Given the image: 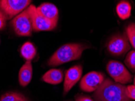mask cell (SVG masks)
I'll list each match as a JSON object with an SVG mask.
<instances>
[{
	"label": "cell",
	"instance_id": "obj_1",
	"mask_svg": "<svg viewBox=\"0 0 135 101\" xmlns=\"http://www.w3.org/2000/svg\"><path fill=\"white\" fill-rule=\"evenodd\" d=\"M96 101H133L126 94V87L107 78L93 95Z\"/></svg>",
	"mask_w": 135,
	"mask_h": 101
},
{
	"label": "cell",
	"instance_id": "obj_2",
	"mask_svg": "<svg viewBox=\"0 0 135 101\" xmlns=\"http://www.w3.org/2000/svg\"><path fill=\"white\" fill-rule=\"evenodd\" d=\"M86 45L78 43L66 44L61 46L54 53L48 60L47 64L51 67H56L65 63L79 59Z\"/></svg>",
	"mask_w": 135,
	"mask_h": 101
},
{
	"label": "cell",
	"instance_id": "obj_3",
	"mask_svg": "<svg viewBox=\"0 0 135 101\" xmlns=\"http://www.w3.org/2000/svg\"><path fill=\"white\" fill-rule=\"evenodd\" d=\"M11 25L16 34L20 36H29L33 31L32 23L28 8L13 18Z\"/></svg>",
	"mask_w": 135,
	"mask_h": 101
},
{
	"label": "cell",
	"instance_id": "obj_4",
	"mask_svg": "<svg viewBox=\"0 0 135 101\" xmlns=\"http://www.w3.org/2000/svg\"><path fill=\"white\" fill-rule=\"evenodd\" d=\"M32 0H0V10L11 19L29 6Z\"/></svg>",
	"mask_w": 135,
	"mask_h": 101
},
{
	"label": "cell",
	"instance_id": "obj_5",
	"mask_svg": "<svg viewBox=\"0 0 135 101\" xmlns=\"http://www.w3.org/2000/svg\"><path fill=\"white\" fill-rule=\"evenodd\" d=\"M107 70L116 82L122 85L129 84L132 81L133 75L128 72L122 63L117 61H109Z\"/></svg>",
	"mask_w": 135,
	"mask_h": 101
},
{
	"label": "cell",
	"instance_id": "obj_6",
	"mask_svg": "<svg viewBox=\"0 0 135 101\" xmlns=\"http://www.w3.org/2000/svg\"><path fill=\"white\" fill-rule=\"evenodd\" d=\"M130 49L131 46L126 35H114L107 44V50L114 56H123Z\"/></svg>",
	"mask_w": 135,
	"mask_h": 101
},
{
	"label": "cell",
	"instance_id": "obj_7",
	"mask_svg": "<svg viewBox=\"0 0 135 101\" xmlns=\"http://www.w3.org/2000/svg\"><path fill=\"white\" fill-rule=\"evenodd\" d=\"M27 8L31 17L33 31H50L56 27L58 21L50 20L39 14L34 5H30Z\"/></svg>",
	"mask_w": 135,
	"mask_h": 101
},
{
	"label": "cell",
	"instance_id": "obj_8",
	"mask_svg": "<svg viewBox=\"0 0 135 101\" xmlns=\"http://www.w3.org/2000/svg\"><path fill=\"white\" fill-rule=\"evenodd\" d=\"M105 80L103 73L91 72L83 77L80 83L81 90L85 92H95Z\"/></svg>",
	"mask_w": 135,
	"mask_h": 101
},
{
	"label": "cell",
	"instance_id": "obj_9",
	"mask_svg": "<svg viewBox=\"0 0 135 101\" xmlns=\"http://www.w3.org/2000/svg\"><path fill=\"white\" fill-rule=\"evenodd\" d=\"M82 70L83 68L80 65H77L66 71L63 84V94L65 95L68 93L80 79Z\"/></svg>",
	"mask_w": 135,
	"mask_h": 101
},
{
	"label": "cell",
	"instance_id": "obj_10",
	"mask_svg": "<svg viewBox=\"0 0 135 101\" xmlns=\"http://www.w3.org/2000/svg\"><path fill=\"white\" fill-rule=\"evenodd\" d=\"M37 12L45 17L46 18L52 21H58L59 10L53 4L45 3L41 4L37 7Z\"/></svg>",
	"mask_w": 135,
	"mask_h": 101
},
{
	"label": "cell",
	"instance_id": "obj_11",
	"mask_svg": "<svg viewBox=\"0 0 135 101\" xmlns=\"http://www.w3.org/2000/svg\"><path fill=\"white\" fill-rule=\"evenodd\" d=\"M32 78V65L31 61H26L21 67L18 74L20 84L22 87H26L31 81Z\"/></svg>",
	"mask_w": 135,
	"mask_h": 101
},
{
	"label": "cell",
	"instance_id": "obj_12",
	"mask_svg": "<svg viewBox=\"0 0 135 101\" xmlns=\"http://www.w3.org/2000/svg\"><path fill=\"white\" fill-rule=\"evenodd\" d=\"M63 77V73L60 69H51L45 73L41 79L49 84L57 85L62 82Z\"/></svg>",
	"mask_w": 135,
	"mask_h": 101
},
{
	"label": "cell",
	"instance_id": "obj_13",
	"mask_svg": "<svg viewBox=\"0 0 135 101\" xmlns=\"http://www.w3.org/2000/svg\"><path fill=\"white\" fill-rule=\"evenodd\" d=\"M116 10L119 17L124 20L129 18L132 13V6L130 3L125 0L118 4Z\"/></svg>",
	"mask_w": 135,
	"mask_h": 101
},
{
	"label": "cell",
	"instance_id": "obj_14",
	"mask_svg": "<svg viewBox=\"0 0 135 101\" xmlns=\"http://www.w3.org/2000/svg\"><path fill=\"white\" fill-rule=\"evenodd\" d=\"M21 55L26 61H32L36 55L37 50L35 47L30 42H25L21 47Z\"/></svg>",
	"mask_w": 135,
	"mask_h": 101
},
{
	"label": "cell",
	"instance_id": "obj_15",
	"mask_svg": "<svg viewBox=\"0 0 135 101\" xmlns=\"http://www.w3.org/2000/svg\"><path fill=\"white\" fill-rule=\"evenodd\" d=\"M0 101H29L25 96L16 92H7L2 95Z\"/></svg>",
	"mask_w": 135,
	"mask_h": 101
},
{
	"label": "cell",
	"instance_id": "obj_16",
	"mask_svg": "<svg viewBox=\"0 0 135 101\" xmlns=\"http://www.w3.org/2000/svg\"><path fill=\"white\" fill-rule=\"evenodd\" d=\"M124 62L132 72H135V50L129 51L127 55Z\"/></svg>",
	"mask_w": 135,
	"mask_h": 101
},
{
	"label": "cell",
	"instance_id": "obj_17",
	"mask_svg": "<svg viewBox=\"0 0 135 101\" xmlns=\"http://www.w3.org/2000/svg\"><path fill=\"white\" fill-rule=\"evenodd\" d=\"M126 35L129 42L135 49V23H131L126 29Z\"/></svg>",
	"mask_w": 135,
	"mask_h": 101
},
{
	"label": "cell",
	"instance_id": "obj_18",
	"mask_svg": "<svg viewBox=\"0 0 135 101\" xmlns=\"http://www.w3.org/2000/svg\"><path fill=\"white\" fill-rule=\"evenodd\" d=\"M126 94L132 100H135V86L126 87Z\"/></svg>",
	"mask_w": 135,
	"mask_h": 101
},
{
	"label": "cell",
	"instance_id": "obj_19",
	"mask_svg": "<svg viewBox=\"0 0 135 101\" xmlns=\"http://www.w3.org/2000/svg\"><path fill=\"white\" fill-rule=\"evenodd\" d=\"M6 18L3 14V12L0 10V30L6 27Z\"/></svg>",
	"mask_w": 135,
	"mask_h": 101
},
{
	"label": "cell",
	"instance_id": "obj_20",
	"mask_svg": "<svg viewBox=\"0 0 135 101\" xmlns=\"http://www.w3.org/2000/svg\"><path fill=\"white\" fill-rule=\"evenodd\" d=\"M75 101H94L89 96H85V95L78 94L75 97Z\"/></svg>",
	"mask_w": 135,
	"mask_h": 101
},
{
	"label": "cell",
	"instance_id": "obj_21",
	"mask_svg": "<svg viewBox=\"0 0 135 101\" xmlns=\"http://www.w3.org/2000/svg\"><path fill=\"white\" fill-rule=\"evenodd\" d=\"M134 86H135V76H134Z\"/></svg>",
	"mask_w": 135,
	"mask_h": 101
}]
</instances>
